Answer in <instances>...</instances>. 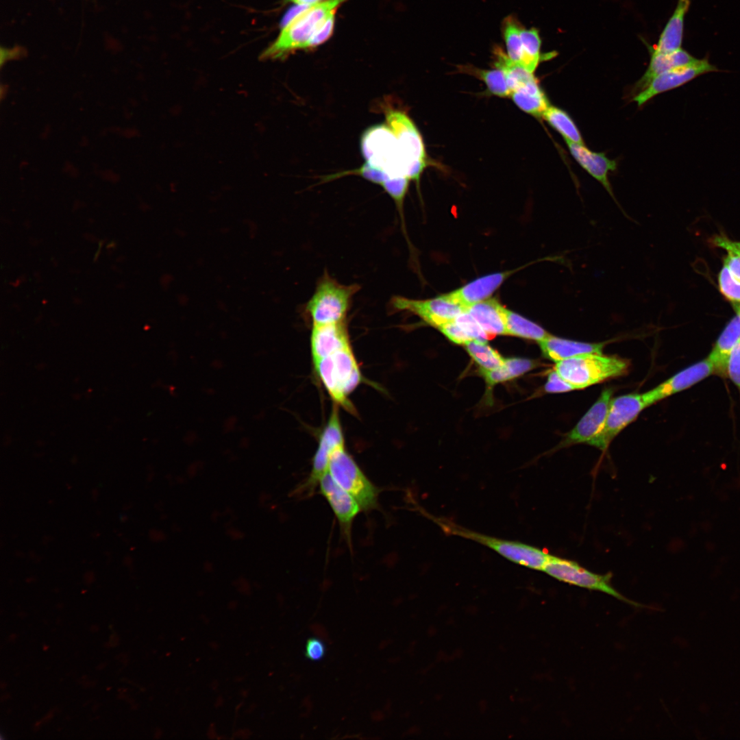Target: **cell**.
I'll use <instances>...</instances> for the list:
<instances>
[{"mask_svg":"<svg viewBox=\"0 0 740 740\" xmlns=\"http://www.w3.org/2000/svg\"><path fill=\"white\" fill-rule=\"evenodd\" d=\"M335 14L328 18L324 25L307 42L305 49H312L328 40L333 34Z\"/></svg>","mask_w":740,"mask_h":740,"instance_id":"f35d334b","label":"cell"},{"mask_svg":"<svg viewBox=\"0 0 740 740\" xmlns=\"http://www.w3.org/2000/svg\"><path fill=\"white\" fill-rule=\"evenodd\" d=\"M547 358L558 362L584 354H602L604 343H585L551 335L538 342Z\"/></svg>","mask_w":740,"mask_h":740,"instance_id":"ac0fdd59","label":"cell"},{"mask_svg":"<svg viewBox=\"0 0 740 740\" xmlns=\"http://www.w3.org/2000/svg\"><path fill=\"white\" fill-rule=\"evenodd\" d=\"M510 96L521 110L536 116H542L550 106L536 79L512 92Z\"/></svg>","mask_w":740,"mask_h":740,"instance_id":"cb8c5ba5","label":"cell"},{"mask_svg":"<svg viewBox=\"0 0 740 740\" xmlns=\"http://www.w3.org/2000/svg\"><path fill=\"white\" fill-rule=\"evenodd\" d=\"M718 71L707 58L698 59L693 64L674 68L656 76L644 90L634 97L633 101L641 106L660 93L680 87L701 75Z\"/></svg>","mask_w":740,"mask_h":740,"instance_id":"7c38bea8","label":"cell"},{"mask_svg":"<svg viewBox=\"0 0 740 740\" xmlns=\"http://www.w3.org/2000/svg\"><path fill=\"white\" fill-rule=\"evenodd\" d=\"M358 284H343L325 270L317 280L314 293L304 306V312L312 325L345 321L354 295L360 291Z\"/></svg>","mask_w":740,"mask_h":740,"instance_id":"7a4b0ae2","label":"cell"},{"mask_svg":"<svg viewBox=\"0 0 740 740\" xmlns=\"http://www.w3.org/2000/svg\"><path fill=\"white\" fill-rule=\"evenodd\" d=\"M465 347L469 354L480 367V371L493 369L504 363V358L486 342L472 340L467 343Z\"/></svg>","mask_w":740,"mask_h":740,"instance_id":"f546056e","label":"cell"},{"mask_svg":"<svg viewBox=\"0 0 740 740\" xmlns=\"http://www.w3.org/2000/svg\"><path fill=\"white\" fill-rule=\"evenodd\" d=\"M739 340L740 312H735V315L726 325L707 357L714 367L715 373L726 377L728 356Z\"/></svg>","mask_w":740,"mask_h":740,"instance_id":"44dd1931","label":"cell"},{"mask_svg":"<svg viewBox=\"0 0 740 740\" xmlns=\"http://www.w3.org/2000/svg\"><path fill=\"white\" fill-rule=\"evenodd\" d=\"M454 321L471 341L486 342L487 340L492 338L467 311L462 312Z\"/></svg>","mask_w":740,"mask_h":740,"instance_id":"e575fe53","label":"cell"},{"mask_svg":"<svg viewBox=\"0 0 740 740\" xmlns=\"http://www.w3.org/2000/svg\"><path fill=\"white\" fill-rule=\"evenodd\" d=\"M386 123L393 132L410 163V180H419L426 166V154L421 136L417 127L404 112L387 110Z\"/></svg>","mask_w":740,"mask_h":740,"instance_id":"30bf717a","label":"cell"},{"mask_svg":"<svg viewBox=\"0 0 740 740\" xmlns=\"http://www.w3.org/2000/svg\"><path fill=\"white\" fill-rule=\"evenodd\" d=\"M544 388L547 393H563L577 390L574 386L565 380L555 369L549 373Z\"/></svg>","mask_w":740,"mask_h":740,"instance_id":"ab89813d","label":"cell"},{"mask_svg":"<svg viewBox=\"0 0 740 740\" xmlns=\"http://www.w3.org/2000/svg\"><path fill=\"white\" fill-rule=\"evenodd\" d=\"M318 486L319 493L330 506L342 532L349 539L352 523L362 511L360 505L335 482L328 471L320 479Z\"/></svg>","mask_w":740,"mask_h":740,"instance_id":"5bb4252c","label":"cell"},{"mask_svg":"<svg viewBox=\"0 0 740 740\" xmlns=\"http://www.w3.org/2000/svg\"><path fill=\"white\" fill-rule=\"evenodd\" d=\"M711 242L715 247L725 250L724 264L740 280V241L732 240L722 234L713 236Z\"/></svg>","mask_w":740,"mask_h":740,"instance_id":"d6a6232c","label":"cell"},{"mask_svg":"<svg viewBox=\"0 0 740 740\" xmlns=\"http://www.w3.org/2000/svg\"><path fill=\"white\" fill-rule=\"evenodd\" d=\"M521 24L512 16L505 18L502 25V34L507 51V56L519 65L522 57Z\"/></svg>","mask_w":740,"mask_h":740,"instance_id":"4dcf8cb0","label":"cell"},{"mask_svg":"<svg viewBox=\"0 0 740 740\" xmlns=\"http://www.w3.org/2000/svg\"><path fill=\"white\" fill-rule=\"evenodd\" d=\"M328 472L335 482L358 502L362 511L378 508L379 488L367 478L345 447L332 453Z\"/></svg>","mask_w":740,"mask_h":740,"instance_id":"52a82bcc","label":"cell"},{"mask_svg":"<svg viewBox=\"0 0 740 740\" xmlns=\"http://www.w3.org/2000/svg\"><path fill=\"white\" fill-rule=\"evenodd\" d=\"M536 366V362L527 358H504L502 365L487 371H480L489 385L503 382L532 370Z\"/></svg>","mask_w":740,"mask_h":740,"instance_id":"d4e9b609","label":"cell"},{"mask_svg":"<svg viewBox=\"0 0 740 740\" xmlns=\"http://www.w3.org/2000/svg\"><path fill=\"white\" fill-rule=\"evenodd\" d=\"M409 181L410 179L406 177H390L381 186L393 199L402 216L403 203L408 190Z\"/></svg>","mask_w":740,"mask_h":740,"instance_id":"836d02e7","label":"cell"},{"mask_svg":"<svg viewBox=\"0 0 740 740\" xmlns=\"http://www.w3.org/2000/svg\"><path fill=\"white\" fill-rule=\"evenodd\" d=\"M629 362L602 354H584L556 362L554 369L577 390L625 374Z\"/></svg>","mask_w":740,"mask_h":740,"instance_id":"5b68a950","label":"cell"},{"mask_svg":"<svg viewBox=\"0 0 740 740\" xmlns=\"http://www.w3.org/2000/svg\"><path fill=\"white\" fill-rule=\"evenodd\" d=\"M715 373L711 361L706 358L678 372L656 388L643 393V400L646 407L695 385Z\"/></svg>","mask_w":740,"mask_h":740,"instance_id":"4fadbf2b","label":"cell"},{"mask_svg":"<svg viewBox=\"0 0 740 740\" xmlns=\"http://www.w3.org/2000/svg\"><path fill=\"white\" fill-rule=\"evenodd\" d=\"M313 364L319 378L332 399L350 410L347 396L362 380L351 345L314 361Z\"/></svg>","mask_w":740,"mask_h":740,"instance_id":"8992f818","label":"cell"},{"mask_svg":"<svg viewBox=\"0 0 740 740\" xmlns=\"http://www.w3.org/2000/svg\"><path fill=\"white\" fill-rule=\"evenodd\" d=\"M645 408L641 394H628L612 399L602 430L587 444L604 451L614 437Z\"/></svg>","mask_w":740,"mask_h":740,"instance_id":"8fae6325","label":"cell"},{"mask_svg":"<svg viewBox=\"0 0 740 740\" xmlns=\"http://www.w3.org/2000/svg\"><path fill=\"white\" fill-rule=\"evenodd\" d=\"M448 534L465 538L490 548L504 558L529 569L543 571L551 554L524 543L494 537L465 528L445 518L428 516Z\"/></svg>","mask_w":740,"mask_h":740,"instance_id":"3957f363","label":"cell"},{"mask_svg":"<svg viewBox=\"0 0 740 740\" xmlns=\"http://www.w3.org/2000/svg\"><path fill=\"white\" fill-rule=\"evenodd\" d=\"M542 571L558 581L588 590L600 591L632 606L642 607V604L627 598L615 589L611 584L612 575L609 573L596 574L574 560L553 555H551Z\"/></svg>","mask_w":740,"mask_h":740,"instance_id":"ba28073f","label":"cell"},{"mask_svg":"<svg viewBox=\"0 0 740 740\" xmlns=\"http://www.w3.org/2000/svg\"><path fill=\"white\" fill-rule=\"evenodd\" d=\"M299 6H309L322 0H286Z\"/></svg>","mask_w":740,"mask_h":740,"instance_id":"b9f144b4","label":"cell"},{"mask_svg":"<svg viewBox=\"0 0 740 740\" xmlns=\"http://www.w3.org/2000/svg\"><path fill=\"white\" fill-rule=\"evenodd\" d=\"M698 60V59L681 48L670 53H651L649 66L644 75L636 83L634 90L640 92L660 74L674 68L693 64Z\"/></svg>","mask_w":740,"mask_h":740,"instance_id":"7402d4cb","label":"cell"},{"mask_svg":"<svg viewBox=\"0 0 740 740\" xmlns=\"http://www.w3.org/2000/svg\"><path fill=\"white\" fill-rule=\"evenodd\" d=\"M569 150L578 162L592 177L599 181L613 197L611 186L608 179L609 171H613L617 168L615 160L608 159L604 153H598L589 150L584 145L572 143L565 140Z\"/></svg>","mask_w":740,"mask_h":740,"instance_id":"e0dca14e","label":"cell"},{"mask_svg":"<svg viewBox=\"0 0 740 740\" xmlns=\"http://www.w3.org/2000/svg\"><path fill=\"white\" fill-rule=\"evenodd\" d=\"M350 345L345 321L312 325L310 347L313 362Z\"/></svg>","mask_w":740,"mask_h":740,"instance_id":"2e32d148","label":"cell"},{"mask_svg":"<svg viewBox=\"0 0 740 740\" xmlns=\"http://www.w3.org/2000/svg\"><path fill=\"white\" fill-rule=\"evenodd\" d=\"M467 311L491 338L507 334L506 308L496 299H486L476 303Z\"/></svg>","mask_w":740,"mask_h":740,"instance_id":"ffe728a7","label":"cell"},{"mask_svg":"<svg viewBox=\"0 0 740 740\" xmlns=\"http://www.w3.org/2000/svg\"><path fill=\"white\" fill-rule=\"evenodd\" d=\"M726 376L740 391V340L733 347L728 356Z\"/></svg>","mask_w":740,"mask_h":740,"instance_id":"d590c367","label":"cell"},{"mask_svg":"<svg viewBox=\"0 0 740 740\" xmlns=\"http://www.w3.org/2000/svg\"><path fill=\"white\" fill-rule=\"evenodd\" d=\"M346 0H322L304 8L281 26L276 39L262 52V59H284L305 49L307 42Z\"/></svg>","mask_w":740,"mask_h":740,"instance_id":"6da1fadb","label":"cell"},{"mask_svg":"<svg viewBox=\"0 0 740 740\" xmlns=\"http://www.w3.org/2000/svg\"><path fill=\"white\" fill-rule=\"evenodd\" d=\"M613 391L606 389L597 400L567 434L563 446L588 443L602 430L612 400Z\"/></svg>","mask_w":740,"mask_h":740,"instance_id":"9a60e30c","label":"cell"},{"mask_svg":"<svg viewBox=\"0 0 740 740\" xmlns=\"http://www.w3.org/2000/svg\"><path fill=\"white\" fill-rule=\"evenodd\" d=\"M689 5V0H678L673 15L663 29L657 45L651 49V53H670L680 49L684 18Z\"/></svg>","mask_w":740,"mask_h":740,"instance_id":"603a6c76","label":"cell"},{"mask_svg":"<svg viewBox=\"0 0 740 740\" xmlns=\"http://www.w3.org/2000/svg\"><path fill=\"white\" fill-rule=\"evenodd\" d=\"M325 652V645L319 639L312 637L307 640L304 654L308 659L319 661L324 657Z\"/></svg>","mask_w":740,"mask_h":740,"instance_id":"60d3db41","label":"cell"},{"mask_svg":"<svg viewBox=\"0 0 740 740\" xmlns=\"http://www.w3.org/2000/svg\"><path fill=\"white\" fill-rule=\"evenodd\" d=\"M360 149L367 163L391 177L408 178L410 163L399 140L386 123L366 130L361 137Z\"/></svg>","mask_w":740,"mask_h":740,"instance_id":"277c9868","label":"cell"},{"mask_svg":"<svg viewBox=\"0 0 740 740\" xmlns=\"http://www.w3.org/2000/svg\"><path fill=\"white\" fill-rule=\"evenodd\" d=\"M345 173L360 175L367 181H369L376 184H379L380 186H382V184L385 181L391 177L384 171L378 168H375L367 162L362 164L358 169L347 171L346 173H341V174L343 175Z\"/></svg>","mask_w":740,"mask_h":740,"instance_id":"8d00e7d4","label":"cell"},{"mask_svg":"<svg viewBox=\"0 0 740 740\" xmlns=\"http://www.w3.org/2000/svg\"><path fill=\"white\" fill-rule=\"evenodd\" d=\"M718 286L720 293L731 304L735 312H740V280L724 263L718 274Z\"/></svg>","mask_w":740,"mask_h":740,"instance_id":"1f68e13d","label":"cell"},{"mask_svg":"<svg viewBox=\"0 0 740 740\" xmlns=\"http://www.w3.org/2000/svg\"><path fill=\"white\" fill-rule=\"evenodd\" d=\"M506 323L507 334L537 342L550 334L539 325L506 308Z\"/></svg>","mask_w":740,"mask_h":740,"instance_id":"4316f807","label":"cell"},{"mask_svg":"<svg viewBox=\"0 0 740 740\" xmlns=\"http://www.w3.org/2000/svg\"><path fill=\"white\" fill-rule=\"evenodd\" d=\"M511 273L513 271H508L484 275L449 294L467 310L469 306L491 296Z\"/></svg>","mask_w":740,"mask_h":740,"instance_id":"d6986e66","label":"cell"},{"mask_svg":"<svg viewBox=\"0 0 740 740\" xmlns=\"http://www.w3.org/2000/svg\"><path fill=\"white\" fill-rule=\"evenodd\" d=\"M438 328L449 340L454 343L465 345L471 341L454 319L441 325Z\"/></svg>","mask_w":740,"mask_h":740,"instance_id":"74e56055","label":"cell"},{"mask_svg":"<svg viewBox=\"0 0 740 740\" xmlns=\"http://www.w3.org/2000/svg\"><path fill=\"white\" fill-rule=\"evenodd\" d=\"M388 307L392 312H410L437 328L467 311V308L452 297L449 293L423 300L394 296L390 299Z\"/></svg>","mask_w":740,"mask_h":740,"instance_id":"9c48e42d","label":"cell"},{"mask_svg":"<svg viewBox=\"0 0 740 740\" xmlns=\"http://www.w3.org/2000/svg\"><path fill=\"white\" fill-rule=\"evenodd\" d=\"M520 36L522 57L519 65L534 73L539 62L543 60L540 52L541 40L539 34L535 28L526 29L521 27Z\"/></svg>","mask_w":740,"mask_h":740,"instance_id":"83f0119b","label":"cell"},{"mask_svg":"<svg viewBox=\"0 0 740 740\" xmlns=\"http://www.w3.org/2000/svg\"><path fill=\"white\" fill-rule=\"evenodd\" d=\"M542 117L563 136L565 140L584 145L578 128L565 111L550 106Z\"/></svg>","mask_w":740,"mask_h":740,"instance_id":"484cf974","label":"cell"},{"mask_svg":"<svg viewBox=\"0 0 740 740\" xmlns=\"http://www.w3.org/2000/svg\"><path fill=\"white\" fill-rule=\"evenodd\" d=\"M460 71L471 74L482 80L489 91L494 95L505 97L510 95L505 75L499 69L486 70L478 69L473 66H460Z\"/></svg>","mask_w":740,"mask_h":740,"instance_id":"f1b7e54d","label":"cell"}]
</instances>
